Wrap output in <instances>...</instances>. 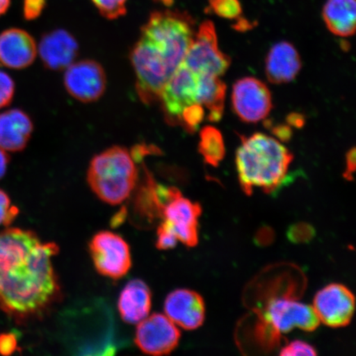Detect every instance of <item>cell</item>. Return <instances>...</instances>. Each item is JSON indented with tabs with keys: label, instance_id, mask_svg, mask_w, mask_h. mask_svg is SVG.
Wrapping results in <instances>:
<instances>
[{
	"label": "cell",
	"instance_id": "6da1fadb",
	"mask_svg": "<svg viewBox=\"0 0 356 356\" xmlns=\"http://www.w3.org/2000/svg\"><path fill=\"white\" fill-rule=\"evenodd\" d=\"M54 243H42L33 231L0 232V310L16 321L38 317L59 295L52 257Z\"/></svg>",
	"mask_w": 356,
	"mask_h": 356
},
{
	"label": "cell",
	"instance_id": "7a4b0ae2",
	"mask_svg": "<svg viewBox=\"0 0 356 356\" xmlns=\"http://www.w3.org/2000/svg\"><path fill=\"white\" fill-rule=\"evenodd\" d=\"M293 154L274 138L256 133L243 137L236 155L240 186L250 195L259 188L273 193L286 177Z\"/></svg>",
	"mask_w": 356,
	"mask_h": 356
},
{
	"label": "cell",
	"instance_id": "3957f363",
	"mask_svg": "<svg viewBox=\"0 0 356 356\" xmlns=\"http://www.w3.org/2000/svg\"><path fill=\"white\" fill-rule=\"evenodd\" d=\"M87 177L93 193L115 206L128 198L135 188L138 171L128 150L115 146L92 159Z\"/></svg>",
	"mask_w": 356,
	"mask_h": 356
},
{
	"label": "cell",
	"instance_id": "277c9868",
	"mask_svg": "<svg viewBox=\"0 0 356 356\" xmlns=\"http://www.w3.org/2000/svg\"><path fill=\"white\" fill-rule=\"evenodd\" d=\"M194 37L193 20L178 11L154 12L141 30V38L157 49L173 72L184 61Z\"/></svg>",
	"mask_w": 356,
	"mask_h": 356
},
{
	"label": "cell",
	"instance_id": "5b68a950",
	"mask_svg": "<svg viewBox=\"0 0 356 356\" xmlns=\"http://www.w3.org/2000/svg\"><path fill=\"white\" fill-rule=\"evenodd\" d=\"M131 61L137 78V92L145 104L159 99L168 79L175 72L152 44L140 37L134 47Z\"/></svg>",
	"mask_w": 356,
	"mask_h": 356
},
{
	"label": "cell",
	"instance_id": "8992f818",
	"mask_svg": "<svg viewBox=\"0 0 356 356\" xmlns=\"http://www.w3.org/2000/svg\"><path fill=\"white\" fill-rule=\"evenodd\" d=\"M184 63L197 75L220 77L229 68L230 58L220 50L213 22L206 21L200 24Z\"/></svg>",
	"mask_w": 356,
	"mask_h": 356
},
{
	"label": "cell",
	"instance_id": "52a82bcc",
	"mask_svg": "<svg viewBox=\"0 0 356 356\" xmlns=\"http://www.w3.org/2000/svg\"><path fill=\"white\" fill-rule=\"evenodd\" d=\"M89 251L96 270L104 277L121 279L131 269L130 248L121 236L101 231L93 236L89 243Z\"/></svg>",
	"mask_w": 356,
	"mask_h": 356
},
{
	"label": "cell",
	"instance_id": "ba28073f",
	"mask_svg": "<svg viewBox=\"0 0 356 356\" xmlns=\"http://www.w3.org/2000/svg\"><path fill=\"white\" fill-rule=\"evenodd\" d=\"M264 320L277 334L287 333L295 328L313 332L320 324L313 306L287 298L271 300L266 306Z\"/></svg>",
	"mask_w": 356,
	"mask_h": 356
},
{
	"label": "cell",
	"instance_id": "9c48e42d",
	"mask_svg": "<svg viewBox=\"0 0 356 356\" xmlns=\"http://www.w3.org/2000/svg\"><path fill=\"white\" fill-rule=\"evenodd\" d=\"M233 109L236 115L248 123L265 119L273 108V99L268 88L261 80L252 77L239 79L232 92Z\"/></svg>",
	"mask_w": 356,
	"mask_h": 356
},
{
	"label": "cell",
	"instance_id": "30bf717a",
	"mask_svg": "<svg viewBox=\"0 0 356 356\" xmlns=\"http://www.w3.org/2000/svg\"><path fill=\"white\" fill-rule=\"evenodd\" d=\"M197 80L198 75L182 62L163 87L159 99L172 122L179 123L184 111L198 104Z\"/></svg>",
	"mask_w": 356,
	"mask_h": 356
},
{
	"label": "cell",
	"instance_id": "8fae6325",
	"mask_svg": "<svg viewBox=\"0 0 356 356\" xmlns=\"http://www.w3.org/2000/svg\"><path fill=\"white\" fill-rule=\"evenodd\" d=\"M181 332L167 316L154 314L138 325L135 342L144 353L168 355L179 343Z\"/></svg>",
	"mask_w": 356,
	"mask_h": 356
},
{
	"label": "cell",
	"instance_id": "7c38bea8",
	"mask_svg": "<svg viewBox=\"0 0 356 356\" xmlns=\"http://www.w3.org/2000/svg\"><path fill=\"white\" fill-rule=\"evenodd\" d=\"M355 296L343 284H328L317 293L314 310L320 322L331 327L347 326L353 318Z\"/></svg>",
	"mask_w": 356,
	"mask_h": 356
},
{
	"label": "cell",
	"instance_id": "4fadbf2b",
	"mask_svg": "<svg viewBox=\"0 0 356 356\" xmlns=\"http://www.w3.org/2000/svg\"><path fill=\"white\" fill-rule=\"evenodd\" d=\"M64 82L70 95L83 102L99 99L106 89L105 71L95 60H81L67 67Z\"/></svg>",
	"mask_w": 356,
	"mask_h": 356
},
{
	"label": "cell",
	"instance_id": "5bb4252c",
	"mask_svg": "<svg viewBox=\"0 0 356 356\" xmlns=\"http://www.w3.org/2000/svg\"><path fill=\"white\" fill-rule=\"evenodd\" d=\"M202 212L198 203L184 198L180 193L164 206L161 216L177 240L186 246L195 247L198 243V220Z\"/></svg>",
	"mask_w": 356,
	"mask_h": 356
},
{
	"label": "cell",
	"instance_id": "9a60e30c",
	"mask_svg": "<svg viewBox=\"0 0 356 356\" xmlns=\"http://www.w3.org/2000/svg\"><path fill=\"white\" fill-rule=\"evenodd\" d=\"M167 317L186 330H195L203 324L206 305L198 293L190 289H176L169 293L164 304Z\"/></svg>",
	"mask_w": 356,
	"mask_h": 356
},
{
	"label": "cell",
	"instance_id": "2e32d148",
	"mask_svg": "<svg viewBox=\"0 0 356 356\" xmlns=\"http://www.w3.org/2000/svg\"><path fill=\"white\" fill-rule=\"evenodd\" d=\"M35 40L26 31L10 29L0 34V62L13 70L28 68L37 56Z\"/></svg>",
	"mask_w": 356,
	"mask_h": 356
},
{
	"label": "cell",
	"instance_id": "e0dca14e",
	"mask_svg": "<svg viewBox=\"0 0 356 356\" xmlns=\"http://www.w3.org/2000/svg\"><path fill=\"white\" fill-rule=\"evenodd\" d=\"M78 51L76 40L62 29L44 35L39 44V54L44 65L52 70L69 67L76 58Z\"/></svg>",
	"mask_w": 356,
	"mask_h": 356
},
{
	"label": "cell",
	"instance_id": "ac0fdd59",
	"mask_svg": "<svg viewBox=\"0 0 356 356\" xmlns=\"http://www.w3.org/2000/svg\"><path fill=\"white\" fill-rule=\"evenodd\" d=\"M32 119L21 109H10L0 113V148L6 152L24 150L32 136Z\"/></svg>",
	"mask_w": 356,
	"mask_h": 356
},
{
	"label": "cell",
	"instance_id": "d6986e66",
	"mask_svg": "<svg viewBox=\"0 0 356 356\" xmlns=\"http://www.w3.org/2000/svg\"><path fill=\"white\" fill-rule=\"evenodd\" d=\"M265 65L266 77L275 84L293 81L302 67L299 52L287 42H278L270 48Z\"/></svg>",
	"mask_w": 356,
	"mask_h": 356
},
{
	"label": "cell",
	"instance_id": "ffe728a7",
	"mask_svg": "<svg viewBox=\"0 0 356 356\" xmlns=\"http://www.w3.org/2000/svg\"><path fill=\"white\" fill-rule=\"evenodd\" d=\"M152 305L150 289L140 280H133L120 295L118 309L124 322L139 323L148 317Z\"/></svg>",
	"mask_w": 356,
	"mask_h": 356
},
{
	"label": "cell",
	"instance_id": "44dd1931",
	"mask_svg": "<svg viewBox=\"0 0 356 356\" xmlns=\"http://www.w3.org/2000/svg\"><path fill=\"white\" fill-rule=\"evenodd\" d=\"M323 19L333 34L348 38L355 32V0H327L323 8Z\"/></svg>",
	"mask_w": 356,
	"mask_h": 356
},
{
	"label": "cell",
	"instance_id": "7402d4cb",
	"mask_svg": "<svg viewBox=\"0 0 356 356\" xmlns=\"http://www.w3.org/2000/svg\"><path fill=\"white\" fill-rule=\"evenodd\" d=\"M226 86L220 77L198 75L197 102L209 111V121L219 122L224 114Z\"/></svg>",
	"mask_w": 356,
	"mask_h": 356
},
{
	"label": "cell",
	"instance_id": "603a6c76",
	"mask_svg": "<svg viewBox=\"0 0 356 356\" xmlns=\"http://www.w3.org/2000/svg\"><path fill=\"white\" fill-rule=\"evenodd\" d=\"M200 136L199 151L204 162L217 167L225 155V142L221 133L216 128L208 126L202 129Z\"/></svg>",
	"mask_w": 356,
	"mask_h": 356
},
{
	"label": "cell",
	"instance_id": "cb8c5ba5",
	"mask_svg": "<svg viewBox=\"0 0 356 356\" xmlns=\"http://www.w3.org/2000/svg\"><path fill=\"white\" fill-rule=\"evenodd\" d=\"M92 2L108 19H117L127 13V0H92Z\"/></svg>",
	"mask_w": 356,
	"mask_h": 356
},
{
	"label": "cell",
	"instance_id": "d4e9b609",
	"mask_svg": "<svg viewBox=\"0 0 356 356\" xmlns=\"http://www.w3.org/2000/svg\"><path fill=\"white\" fill-rule=\"evenodd\" d=\"M211 10L226 19H237L242 13L238 0H210Z\"/></svg>",
	"mask_w": 356,
	"mask_h": 356
},
{
	"label": "cell",
	"instance_id": "484cf974",
	"mask_svg": "<svg viewBox=\"0 0 356 356\" xmlns=\"http://www.w3.org/2000/svg\"><path fill=\"white\" fill-rule=\"evenodd\" d=\"M204 118V110L202 105L195 104L190 106L182 113L180 124L184 126L186 131L195 132Z\"/></svg>",
	"mask_w": 356,
	"mask_h": 356
},
{
	"label": "cell",
	"instance_id": "4316f807",
	"mask_svg": "<svg viewBox=\"0 0 356 356\" xmlns=\"http://www.w3.org/2000/svg\"><path fill=\"white\" fill-rule=\"evenodd\" d=\"M315 229L314 227L307 222H298L289 226L287 231V237L293 243H305L314 238Z\"/></svg>",
	"mask_w": 356,
	"mask_h": 356
},
{
	"label": "cell",
	"instance_id": "83f0119b",
	"mask_svg": "<svg viewBox=\"0 0 356 356\" xmlns=\"http://www.w3.org/2000/svg\"><path fill=\"white\" fill-rule=\"evenodd\" d=\"M19 213V209L13 206L6 191L0 189V225H10Z\"/></svg>",
	"mask_w": 356,
	"mask_h": 356
},
{
	"label": "cell",
	"instance_id": "f1b7e54d",
	"mask_svg": "<svg viewBox=\"0 0 356 356\" xmlns=\"http://www.w3.org/2000/svg\"><path fill=\"white\" fill-rule=\"evenodd\" d=\"M15 93V81L7 73L0 71V109L11 104Z\"/></svg>",
	"mask_w": 356,
	"mask_h": 356
},
{
	"label": "cell",
	"instance_id": "f546056e",
	"mask_svg": "<svg viewBox=\"0 0 356 356\" xmlns=\"http://www.w3.org/2000/svg\"><path fill=\"white\" fill-rule=\"evenodd\" d=\"M157 236L156 247L159 250H168V249L176 247L177 238L175 234L171 229L170 226L167 224V222L163 220L162 224L159 225Z\"/></svg>",
	"mask_w": 356,
	"mask_h": 356
},
{
	"label": "cell",
	"instance_id": "4dcf8cb0",
	"mask_svg": "<svg viewBox=\"0 0 356 356\" xmlns=\"http://www.w3.org/2000/svg\"><path fill=\"white\" fill-rule=\"evenodd\" d=\"M282 356L316 355L317 351L310 344L302 341H293L280 351Z\"/></svg>",
	"mask_w": 356,
	"mask_h": 356
},
{
	"label": "cell",
	"instance_id": "1f68e13d",
	"mask_svg": "<svg viewBox=\"0 0 356 356\" xmlns=\"http://www.w3.org/2000/svg\"><path fill=\"white\" fill-rule=\"evenodd\" d=\"M47 0H24V16L28 21H32L41 15L46 7Z\"/></svg>",
	"mask_w": 356,
	"mask_h": 356
},
{
	"label": "cell",
	"instance_id": "d6a6232c",
	"mask_svg": "<svg viewBox=\"0 0 356 356\" xmlns=\"http://www.w3.org/2000/svg\"><path fill=\"white\" fill-rule=\"evenodd\" d=\"M17 350V338L13 333H3L0 335V354L10 355Z\"/></svg>",
	"mask_w": 356,
	"mask_h": 356
},
{
	"label": "cell",
	"instance_id": "836d02e7",
	"mask_svg": "<svg viewBox=\"0 0 356 356\" xmlns=\"http://www.w3.org/2000/svg\"><path fill=\"white\" fill-rule=\"evenodd\" d=\"M346 168L344 172L346 179L351 181L353 179V173L355 171V149L353 148L349 150L346 154Z\"/></svg>",
	"mask_w": 356,
	"mask_h": 356
},
{
	"label": "cell",
	"instance_id": "e575fe53",
	"mask_svg": "<svg viewBox=\"0 0 356 356\" xmlns=\"http://www.w3.org/2000/svg\"><path fill=\"white\" fill-rule=\"evenodd\" d=\"M10 157L6 153V150L0 148V179L6 175L8 163H10Z\"/></svg>",
	"mask_w": 356,
	"mask_h": 356
},
{
	"label": "cell",
	"instance_id": "d590c367",
	"mask_svg": "<svg viewBox=\"0 0 356 356\" xmlns=\"http://www.w3.org/2000/svg\"><path fill=\"white\" fill-rule=\"evenodd\" d=\"M275 136L282 140H288L291 136V128L286 126L275 127L273 130Z\"/></svg>",
	"mask_w": 356,
	"mask_h": 356
},
{
	"label": "cell",
	"instance_id": "8d00e7d4",
	"mask_svg": "<svg viewBox=\"0 0 356 356\" xmlns=\"http://www.w3.org/2000/svg\"><path fill=\"white\" fill-rule=\"evenodd\" d=\"M291 120H289V124H293V126H302L304 124V121H302V118H299V115H289Z\"/></svg>",
	"mask_w": 356,
	"mask_h": 356
},
{
	"label": "cell",
	"instance_id": "74e56055",
	"mask_svg": "<svg viewBox=\"0 0 356 356\" xmlns=\"http://www.w3.org/2000/svg\"><path fill=\"white\" fill-rule=\"evenodd\" d=\"M10 6V0H0V16L6 13Z\"/></svg>",
	"mask_w": 356,
	"mask_h": 356
},
{
	"label": "cell",
	"instance_id": "f35d334b",
	"mask_svg": "<svg viewBox=\"0 0 356 356\" xmlns=\"http://www.w3.org/2000/svg\"><path fill=\"white\" fill-rule=\"evenodd\" d=\"M155 1L161 3L163 6H171L173 2H175V0H155Z\"/></svg>",
	"mask_w": 356,
	"mask_h": 356
}]
</instances>
